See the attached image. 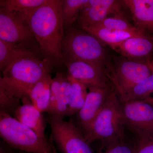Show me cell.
<instances>
[{"label": "cell", "instance_id": "obj_1", "mask_svg": "<svg viewBox=\"0 0 153 153\" xmlns=\"http://www.w3.org/2000/svg\"><path fill=\"white\" fill-rule=\"evenodd\" d=\"M52 71L41 57H27L11 64L0 77V111L13 116L21 102H31L32 88Z\"/></svg>", "mask_w": 153, "mask_h": 153}, {"label": "cell", "instance_id": "obj_2", "mask_svg": "<svg viewBox=\"0 0 153 153\" xmlns=\"http://www.w3.org/2000/svg\"><path fill=\"white\" fill-rule=\"evenodd\" d=\"M63 0H47L28 16L43 59L52 70L64 65L62 42L64 31Z\"/></svg>", "mask_w": 153, "mask_h": 153}, {"label": "cell", "instance_id": "obj_3", "mask_svg": "<svg viewBox=\"0 0 153 153\" xmlns=\"http://www.w3.org/2000/svg\"><path fill=\"white\" fill-rule=\"evenodd\" d=\"M105 44L91 33L71 26L62 39L63 61L78 60L106 67L110 61Z\"/></svg>", "mask_w": 153, "mask_h": 153}, {"label": "cell", "instance_id": "obj_4", "mask_svg": "<svg viewBox=\"0 0 153 153\" xmlns=\"http://www.w3.org/2000/svg\"><path fill=\"white\" fill-rule=\"evenodd\" d=\"M0 136L16 150L27 153H54L50 137L44 140L13 117L0 111Z\"/></svg>", "mask_w": 153, "mask_h": 153}, {"label": "cell", "instance_id": "obj_5", "mask_svg": "<svg viewBox=\"0 0 153 153\" xmlns=\"http://www.w3.org/2000/svg\"><path fill=\"white\" fill-rule=\"evenodd\" d=\"M126 130L120 103L113 87L84 136L90 144L96 141H109L125 136Z\"/></svg>", "mask_w": 153, "mask_h": 153}, {"label": "cell", "instance_id": "obj_6", "mask_svg": "<svg viewBox=\"0 0 153 153\" xmlns=\"http://www.w3.org/2000/svg\"><path fill=\"white\" fill-rule=\"evenodd\" d=\"M53 142L61 153H95L82 131L74 123L72 117L68 120L48 114Z\"/></svg>", "mask_w": 153, "mask_h": 153}, {"label": "cell", "instance_id": "obj_7", "mask_svg": "<svg viewBox=\"0 0 153 153\" xmlns=\"http://www.w3.org/2000/svg\"><path fill=\"white\" fill-rule=\"evenodd\" d=\"M115 64L107 65V74L118 96L124 94L134 85L146 79L153 72L148 62L137 61L123 57Z\"/></svg>", "mask_w": 153, "mask_h": 153}, {"label": "cell", "instance_id": "obj_8", "mask_svg": "<svg viewBox=\"0 0 153 153\" xmlns=\"http://www.w3.org/2000/svg\"><path fill=\"white\" fill-rule=\"evenodd\" d=\"M0 39L40 50L28 16L16 11L0 8Z\"/></svg>", "mask_w": 153, "mask_h": 153}, {"label": "cell", "instance_id": "obj_9", "mask_svg": "<svg viewBox=\"0 0 153 153\" xmlns=\"http://www.w3.org/2000/svg\"><path fill=\"white\" fill-rule=\"evenodd\" d=\"M126 130L136 137L153 136V98L120 102Z\"/></svg>", "mask_w": 153, "mask_h": 153}, {"label": "cell", "instance_id": "obj_10", "mask_svg": "<svg viewBox=\"0 0 153 153\" xmlns=\"http://www.w3.org/2000/svg\"><path fill=\"white\" fill-rule=\"evenodd\" d=\"M67 74L88 87L111 89L105 66L78 60L63 61Z\"/></svg>", "mask_w": 153, "mask_h": 153}, {"label": "cell", "instance_id": "obj_11", "mask_svg": "<svg viewBox=\"0 0 153 153\" xmlns=\"http://www.w3.org/2000/svg\"><path fill=\"white\" fill-rule=\"evenodd\" d=\"M113 88L109 89L92 86L88 87V93L85 103L81 109L71 117L75 125L84 136L104 106Z\"/></svg>", "mask_w": 153, "mask_h": 153}, {"label": "cell", "instance_id": "obj_12", "mask_svg": "<svg viewBox=\"0 0 153 153\" xmlns=\"http://www.w3.org/2000/svg\"><path fill=\"white\" fill-rule=\"evenodd\" d=\"M116 0H89L74 24L76 28L95 27L110 15L123 14L121 3Z\"/></svg>", "mask_w": 153, "mask_h": 153}, {"label": "cell", "instance_id": "obj_13", "mask_svg": "<svg viewBox=\"0 0 153 153\" xmlns=\"http://www.w3.org/2000/svg\"><path fill=\"white\" fill-rule=\"evenodd\" d=\"M111 48L131 60L145 62L153 60V36L132 37Z\"/></svg>", "mask_w": 153, "mask_h": 153}, {"label": "cell", "instance_id": "obj_14", "mask_svg": "<svg viewBox=\"0 0 153 153\" xmlns=\"http://www.w3.org/2000/svg\"><path fill=\"white\" fill-rule=\"evenodd\" d=\"M131 13L134 27L147 36H153V0L123 1Z\"/></svg>", "mask_w": 153, "mask_h": 153}, {"label": "cell", "instance_id": "obj_15", "mask_svg": "<svg viewBox=\"0 0 153 153\" xmlns=\"http://www.w3.org/2000/svg\"><path fill=\"white\" fill-rule=\"evenodd\" d=\"M31 57L43 58L39 49L24 45L11 44L0 39L1 73L15 62L24 58Z\"/></svg>", "mask_w": 153, "mask_h": 153}, {"label": "cell", "instance_id": "obj_16", "mask_svg": "<svg viewBox=\"0 0 153 153\" xmlns=\"http://www.w3.org/2000/svg\"><path fill=\"white\" fill-rule=\"evenodd\" d=\"M13 117L23 124L32 129L44 140H48L45 134L47 120L42 113L31 102L21 104L14 113Z\"/></svg>", "mask_w": 153, "mask_h": 153}, {"label": "cell", "instance_id": "obj_17", "mask_svg": "<svg viewBox=\"0 0 153 153\" xmlns=\"http://www.w3.org/2000/svg\"><path fill=\"white\" fill-rule=\"evenodd\" d=\"M51 74H47L34 85L29 94L31 103L41 112H47L50 101Z\"/></svg>", "mask_w": 153, "mask_h": 153}, {"label": "cell", "instance_id": "obj_18", "mask_svg": "<svg viewBox=\"0 0 153 153\" xmlns=\"http://www.w3.org/2000/svg\"><path fill=\"white\" fill-rule=\"evenodd\" d=\"M82 29L97 36L111 47L132 37L149 36L135 31L108 30L102 28H85Z\"/></svg>", "mask_w": 153, "mask_h": 153}, {"label": "cell", "instance_id": "obj_19", "mask_svg": "<svg viewBox=\"0 0 153 153\" xmlns=\"http://www.w3.org/2000/svg\"><path fill=\"white\" fill-rule=\"evenodd\" d=\"M153 93V72L146 78L139 82L124 94L118 96L120 102L146 100L152 98Z\"/></svg>", "mask_w": 153, "mask_h": 153}, {"label": "cell", "instance_id": "obj_20", "mask_svg": "<svg viewBox=\"0 0 153 153\" xmlns=\"http://www.w3.org/2000/svg\"><path fill=\"white\" fill-rule=\"evenodd\" d=\"M68 76L71 82V90L66 116L71 117L81 109L85 103L88 93V88L82 82L68 75Z\"/></svg>", "mask_w": 153, "mask_h": 153}, {"label": "cell", "instance_id": "obj_21", "mask_svg": "<svg viewBox=\"0 0 153 153\" xmlns=\"http://www.w3.org/2000/svg\"><path fill=\"white\" fill-rule=\"evenodd\" d=\"M136 140L125 136L109 141L100 142L95 153H136Z\"/></svg>", "mask_w": 153, "mask_h": 153}, {"label": "cell", "instance_id": "obj_22", "mask_svg": "<svg viewBox=\"0 0 153 153\" xmlns=\"http://www.w3.org/2000/svg\"><path fill=\"white\" fill-rule=\"evenodd\" d=\"M88 2L89 0H63L62 13L64 32L73 26Z\"/></svg>", "mask_w": 153, "mask_h": 153}, {"label": "cell", "instance_id": "obj_23", "mask_svg": "<svg viewBox=\"0 0 153 153\" xmlns=\"http://www.w3.org/2000/svg\"><path fill=\"white\" fill-rule=\"evenodd\" d=\"M71 85L68 74L61 72V82L59 97L55 110L52 115L63 119L66 117L71 94Z\"/></svg>", "mask_w": 153, "mask_h": 153}, {"label": "cell", "instance_id": "obj_24", "mask_svg": "<svg viewBox=\"0 0 153 153\" xmlns=\"http://www.w3.org/2000/svg\"><path fill=\"white\" fill-rule=\"evenodd\" d=\"M47 0H1L0 8L16 11L30 16Z\"/></svg>", "mask_w": 153, "mask_h": 153}, {"label": "cell", "instance_id": "obj_25", "mask_svg": "<svg viewBox=\"0 0 153 153\" xmlns=\"http://www.w3.org/2000/svg\"><path fill=\"white\" fill-rule=\"evenodd\" d=\"M114 16L107 17L97 26L93 28H102L108 30L139 32L134 27L133 25L129 22L123 14Z\"/></svg>", "mask_w": 153, "mask_h": 153}, {"label": "cell", "instance_id": "obj_26", "mask_svg": "<svg viewBox=\"0 0 153 153\" xmlns=\"http://www.w3.org/2000/svg\"><path fill=\"white\" fill-rule=\"evenodd\" d=\"M61 72H57L56 76L52 79L51 85L50 101L47 113L49 115H52L55 110L58 97L61 82Z\"/></svg>", "mask_w": 153, "mask_h": 153}, {"label": "cell", "instance_id": "obj_27", "mask_svg": "<svg viewBox=\"0 0 153 153\" xmlns=\"http://www.w3.org/2000/svg\"><path fill=\"white\" fill-rule=\"evenodd\" d=\"M136 153H153V136L136 137Z\"/></svg>", "mask_w": 153, "mask_h": 153}, {"label": "cell", "instance_id": "obj_28", "mask_svg": "<svg viewBox=\"0 0 153 153\" xmlns=\"http://www.w3.org/2000/svg\"><path fill=\"white\" fill-rule=\"evenodd\" d=\"M14 149H12L8 145H7L4 141H1L0 145V153H27L22 151H18V152H15Z\"/></svg>", "mask_w": 153, "mask_h": 153}, {"label": "cell", "instance_id": "obj_29", "mask_svg": "<svg viewBox=\"0 0 153 153\" xmlns=\"http://www.w3.org/2000/svg\"><path fill=\"white\" fill-rule=\"evenodd\" d=\"M148 62H149V64L150 65L151 68H152L153 71V60L150 61H148Z\"/></svg>", "mask_w": 153, "mask_h": 153}, {"label": "cell", "instance_id": "obj_30", "mask_svg": "<svg viewBox=\"0 0 153 153\" xmlns=\"http://www.w3.org/2000/svg\"><path fill=\"white\" fill-rule=\"evenodd\" d=\"M53 150H54V153H58L57 152V150H56V147H55V145L54 144V146H53Z\"/></svg>", "mask_w": 153, "mask_h": 153}]
</instances>
